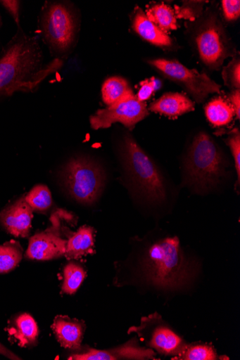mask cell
I'll use <instances>...</instances> for the list:
<instances>
[{
  "label": "cell",
  "mask_w": 240,
  "mask_h": 360,
  "mask_svg": "<svg viewBox=\"0 0 240 360\" xmlns=\"http://www.w3.org/2000/svg\"><path fill=\"white\" fill-rule=\"evenodd\" d=\"M33 212L24 196L0 212V224L11 235L27 238L30 233Z\"/></svg>",
  "instance_id": "12"
},
{
  "label": "cell",
  "mask_w": 240,
  "mask_h": 360,
  "mask_svg": "<svg viewBox=\"0 0 240 360\" xmlns=\"http://www.w3.org/2000/svg\"><path fill=\"white\" fill-rule=\"evenodd\" d=\"M62 175L68 191L82 205H90L96 202L105 186V172L89 158L70 160Z\"/></svg>",
  "instance_id": "3"
},
{
  "label": "cell",
  "mask_w": 240,
  "mask_h": 360,
  "mask_svg": "<svg viewBox=\"0 0 240 360\" xmlns=\"http://www.w3.org/2000/svg\"><path fill=\"white\" fill-rule=\"evenodd\" d=\"M23 257V249L20 243L11 240L0 245V274L15 269Z\"/></svg>",
  "instance_id": "22"
},
{
  "label": "cell",
  "mask_w": 240,
  "mask_h": 360,
  "mask_svg": "<svg viewBox=\"0 0 240 360\" xmlns=\"http://www.w3.org/2000/svg\"><path fill=\"white\" fill-rule=\"evenodd\" d=\"M222 6L224 16L227 21L236 20L240 15L239 0H223Z\"/></svg>",
  "instance_id": "30"
},
{
  "label": "cell",
  "mask_w": 240,
  "mask_h": 360,
  "mask_svg": "<svg viewBox=\"0 0 240 360\" xmlns=\"http://www.w3.org/2000/svg\"><path fill=\"white\" fill-rule=\"evenodd\" d=\"M7 331L9 340L22 348H32L38 345L39 326L30 314H15L8 321Z\"/></svg>",
  "instance_id": "13"
},
{
  "label": "cell",
  "mask_w": 240,
  "mask_h": 360,
  "mask_svg": "<svg viewBox=\"0 0 240 360\" xmlns=\"http://www.w3.org/2000/svg\"><path fill=\"white\" fill-rule=\"evenodd\" d=\"M51 329L62 347L73 352L81 349L86 329L82 321L68 316L58 315L53 320Z\"/></svg>",
  "instance_id": "14"
},
{
  "label": "cell",
  "mask_w": 240,
  "mask_h": 360,
  "mask_svg": "<svg viewBox=\"0 0 240 360\" xmlns=\"http://www.w3.org/2000/svg\"><path fill=\"white\" fill-rule=\"evenodd\" d=\"M122 158L133 181L150 200L162 201L165 190L162 176L140 146L130 136H125L122 147Z\"/></svg>",
  "instance_id": "4"
},
{
  "label": "cell",
  "mask_w": 240,
  "mask_h": 360,
  "mask_svg": "<svg viewBox=\"0 0 240 360\" xmlns=\"http://www.w3.org/2000/svg\"><path fill=\"white\" fill-rule=\"evenodd\" d=\"M44 38L56 53L63 54L72 47L76 36V18L70 7L62 3L49 4L42 21Z\"/></svg>",
  "instance_id": "7"
},
{
  "label": "cell",
  "mask_w": 240,
  "mask_h": 360,
  "mask_svg": "<svg viewBox=\"0 0 240 360\" xmlns=\"http://www.w3.org/2000/svg\"><path fill=\"white\" fill-rule=\"evenodd\" d=\"M149 345L160 354L177 356L187 345L173 330L162 325L152 333Z\"/></svg>",
  "instance_id": "18"
},
{
  "label": "cell",
  "mask_w": 240,
  "mask_h": 360,
  "mask_svg": "<svg viewBox=\"0 0 240 360\" xmlns=\"http://www.w3.org/2000/svg\"><path fill=\"white\" fill-rule=\"evenodd\" d=\"M133 95L128 82L118 77L108 79L101 87L102 101L108 107L118 104Z\"/></svg>",
  "instance_id": "19"
},
{
  "label": "cell",
  "mask_w": 240,
  "mask_h": 360,
  "mask_svg": "<svg viewBox=\"0 0 240 360\" xmlns=\"http://www.w3.org/2000/svg\"><path fill=\"white\" fill-rule=\"evenodd\" d=\"M51 226L29 240L25 257L32 260H50L64 256L68 236L72 231L64 221H77L75 217L65 210L51 214Z\"/></svg>",
  "instance_id": "6"
},
{
  "label": "cell",
  "mask_w": 240,
  "mask_h": 360,
  "mask_svg": "<svg viewBox=\"0 0 240 360\" xmlns=\"http://www.w3.org/2000/svg\"><path fill=\"white\" fill-rule=\"evenodd\" d=\"M59 60L43 68L39 40L18 27L16 35L0 52V98L16 91H32L61 65Z\"/></svg>",
  "instance_id": "1"
},
{
  "label": "cell",
  "mask_w": 240,
  "mask_h": 360,
  "mask_svg": "<svg viewBox=\"0 0 240 360\" xmlns=\"http://www.w3.org/2000/svg\"><path fill=\"white\" fill-rule=\"evenodd\" d=\"M160 86V81L154 77L141 82V88L136 95L137 99L142 103L146 102Z\"/></svg>",
  "instance_id": "29"
},
{
  "label": "cell",
  "mask_w": 240,
  "mask_h": 360,
  "mask_svg": "<svg viewBox=\"0 0 240 360\" xmlns=\"http://www.w3.org/2000/svg\"><path fill=\"white\" fill-rule=\"evenodd\" d=\"M25 198L33 211L46 213L53 207L51 191L47 186L43 184L34 186Z\"/></svg>",
  "instance_id": "23"
},
{
  "label": "cell",
  "mask_w": 240,
  "mask_h": 360,
  "mask_svg": "<svg viewBox=\"0 0 240 360\" xmlns=\"http://www.w3.org/2000/svg\"><path fill=\"white\" fill-rule=\"evenodd\" d=\"M149 63L169 79L183 86L198 103L210 94L220 92L221 86L207 75L189 70L176 60L158 58L150 60Z\"/></svg>",
  "instance_id": "8"
},
{
  "label": "cell",
  "mask_w": 240,
  "mask_h": 360,
  "mask_svg": "<svg viewBox=\"0 0 240 360\" xmlns=\"http://www.w3.org/2000/svg\"><path fill=\"white\" fill-rule=\"evenodd\" d=\"M222 165L221 153L211 137L203 132L194 139L187 161L189 180L203 189L219 179Z\"/></svg>",
  "instance_id": "5"
},
{
  "label": "cell",
  "mask_w": 240,
  "mask_h": 360,
  "mask_svg": "<svg viewBox=\"0 0 240 360\" xmlns=\"http://www.w3.org/2000/svg\"><path fill=\"white\" fill-rule=\"evenodd\" d=\"M205 114L213 125L221 127L229 124L235 115L229 102L217 97L205 107Z\"/></svg>",
  "instance_id": "21"
},
{
  "label": "cell",
  "mask_w": 240,
  "mask_h": 360,
  "mask_svg": "<svg viewBox=\"0 0 240 360\" xmlns=\"http://www.w3.org/2000/svg\"><path fill=\"white\" fill-rule=\"evenodd\" d=\"M87 272L80 265L75 263H68L63 269V282L61 292L73 295L83 283Z\"/></svg>",
  "instance_id": "24"
},
{
  "label": "cell",
  "mask_w": 240,
  "mask_h": 360,
  "mask_svg": "<svg viewBox=\"0 0 240 360\" xmlns=\"http://www.w3.org/2000/svg\"><path fill=\"white\" fill-rule=\"evenodd\" d=\"M94 245V231L90 226L80 227L76 233L68 236L64 256L68 259H79L92 254Z\"/></svg>",
  "instance_id": "17"
},
{
  "label": "cell",
  "mask_w": 240,
  "mask_h": 360,
  "mask_svg": "<svg viewBox=\"0 0 240 360\" xmlns=\"http://www.w3.org/2000/svg\"><path fill=\"white\" fill-rule=\"evenodd\" d=\"M0 22H1V20H0Z\"/></svg>",
  "instance_id": "34"
},
{
  "label": "cell",
  "mask_w": 240,
  "mask_h": 360,
  "mask_svg": "<svg viewBox=\"0 0 240 360\" xmlns=\"http://www.w3.org/2000/svg\"><path fill=\"white\" fill-rule=\"evenodd\" d=\"M203 2L186 1L181 7H176L175 14L177 18L194 20L201 13Z\"/></svg>",
  "instance_id": "27"
},
{
  "label": "cell",
  "mask_w": 240,
  "mask_h": 360,
  "mask_svg": "<svg viewBox=\"0 0 240 360\" xmlns=\"http://www.w3.org/2000/svg\"><path fill=\"white\" fill-rule=\"evenodd\" d=\"M222 77L225 84L229 88L239 89L240 88V60L236 54L231 62L224 68Z\"/></svg>",
  "instance_id": "26"
},
{
  "label": "cell",
  "mask_w": 240,
  "mask_h": 360,
  "mask_svg": "<svg viewBox=\"0 0 240 360\" xmlns=\"http://www.w3.org/2000/svg\"><path fill=\"white\" fill-rule=\"evenodd\" d=\"M144 271L151 283L164 289L184 286L192 276L191 265L177 237L166 238L151 246L144 260Z\"/></svg>",
  "instance_id": "2"
},
{
  "label": "cell",
  "mask_w": 240,
  "mask_h": 360,
  "mask_svg": "<svg viewBox=\"0 0 240 360\" xmlns=\"http://www.w3.org/2000/svg\"><path fill=\"white\" fill-rule=\"evenodd\" d=\"M0 354L13 360L22 359L20 356L4 346L1 342H0Z\"/></svg>",
  "instance_id": "33"
},
{
  "label": "cell",
  "mask_w": 240,
  "mask_h": 360,
  "mask_svg": "<svg viewBox=\"0 0 240 360\" xmlns=\"http://www.w3.org/2000/svg\"><path fill=\"white\" fill-rule=\"evenodd\" d=\"M155 352L151 349L139 346L135 340L118 347L106 350H99L85 347L74 352L68 357L73 360H118V359H153Z\"/></svg>",
  "instance_id": "11"
},
{
  "label": "cell",
  "mask_w": 240,
  "mask_h": 360,
  "mask_svg": "<svg viewBox=\"0 0 240 360\" xmlns=\"http://www.w3.org/2000/svg\"><path fill=\"white\" fill-rule=\"evenodd\" d=\"M146 16L158 28L167 34L171 30H177V20L175 10L162 3L146 9Z\"/></svg>",
  "instance_id": "20"
},
{
  "label": "cell",
  "mask_w": 240,
  "mask_h": 360,
  "mask_svg": "<svg viewBox=\"0 0 240 360\" xmlns=\"http://www.w3.org/2000/svg\"><path fill=\"white\" fill-rule=\"evenodd\" d=\"M150 110L169 117H177L194 110V103L181 93H166L153 103Z\"/></svg>",
  "instance_id": "16"
},
{
  "label": "cell",
  "mask_w": 240,
  "mask_h": 360,
  "mask_svg": "<svg viewBox=\"0 0 240 360\" xmlns=\"http://www.w3.org/2000/svg\"><path fill=\"white\" fill-rule=\"evenodd\" d=\"M229 101L232 106L237 119L240 117V89H234L229 96Z\"/></svg>",
  "instance_id": "32"
},
{
  "label": "cell",
  "mask_w": 240,
  "mask_h": 360,
  "mask_svg": "<svg viewBox=\"0 0 240 360\" xmlns=\"http://www.w3.org/2000/svg\"><path fill=\"white\" fill-rule=\"evenodd\" d=\"M149 115L145 103L137 99L133 95L120 103L98 110L90 117L94 129H106L113 124L120 122L130 129Z\"/></svg>",
  "instance_id": "10"
},
{
  "label": "cell",
  "mask_w": 240,
  "mask_h": 360,
  "mask_svg": "<svg viewBox=\"0 0 240 360\" xmlns=\"http://www.w3.org/2000/svg\"><path fill=\"white\" fill-rule=\"evenodd\" d=\"M0 4L9 12L18 25V27H20L19 18L20 1H15V0H2V1H0Z\"/></svg>",
  "instance_id": "31"
},
{
  "label": "cell",
  "mask_w": 240,
  "mask_h": 360,
  "mask_svg": "<svg viewBox=\"0 0 240 360\" xmlns=\"http://www.w3.org/2000/svg\"><path fill=\"white\" fill-rule=\"evenodd\" d=\"M229 146L234 160L236 171L237 173L238 183L240 181V134L239 131L235 129L232 135L226 140Z\"/></svg>",
  "instance_id": "28"
},
{
  "label": "cell",
  "mask_w": 240,
  "mask_h": 360,
  "mask_svg": "<svg viewBox=\"0 0 240 360\" xmlns=\"http://www.w3.org/2000/svg\"><path fill=\"white\" fill-rule=\"evenodd\" d=\"M196 44L201 59L213 70H220L231 53L225 29L215 16L206 20L200 27Z\"/></svg>",
  "instance_id": "9"
},
{
  "label": "cell",
  "mask_w": 240,
  "mask_h": 360,
  "mask_svg": "<svg viewBox=\"0 0 240 360\" xmlns=\"http://www.w3.org/2000/svg\"><path fill=\"white\" fill-rule=\"evenodd\" d=\"M217 356L213 347L207 345H194L184 348L173 359L183 360H215Z\"/></svg>",
  "instance_id": "25"
},
{
  "label": "cell",
  "mask_w": 240,
  "mask_h": 360,
  "mask_svg": "<svg viewBox=\"0 0 240 360\" xmlns=\"http://www.w3.org/2000/svg\"><path fill=\"white\" fill-rule=\"evenodd\" d=\"M132 27L136 34L153 45L160 47L172 45V41L168 35L152 22L140 8H136L134 11Z\"/></svg>",
  "instance_id": "15"
}]
</instances>
